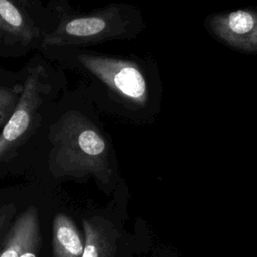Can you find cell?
<instances>
[{"instance_id": "obj_9", "label": "cell", "mask_w": 257, "mask_h": 257, "mask_svg": "<svg viewBox=\"0 0 257 257\" xmlns=\"http://www.w3.org/2000/svg\"><path fill=\"white\" fill-rule=\"evenodd\" d=\"M84 242L69 216L57 213L52 223V251L54 257H81Z\"/></svg>"}, {"instance_id": "obj_3", "label": "cell", "mask_w": 257, "mask_h": 257, "mask_svg": "<svg viewBox=\"0 0 257 257\" xmlns=\"http://www.w3.org/2000/svg\"><path fill=\"white\" fill-rule=\"evenodd\" d=\"M45 69L41 65L30 68L22 83L18 102L0 133V163L10 159L28 139L47 92Z\"/></svg>"}, {"instance_id": "obj_8", "label": "cell", "mask_w": 257, "mask_h": 257, "mask_svg": "<svg viewBox=\"0 0 257 257\" xmlns=\"http://www.w3.org/2000/svg\"><path fill=\"white\" fill-rule=\"evenodd\" d=\"M84 250L81 257H112L118 234L113 225L100 217L82 219Z\"/></svg>"}, {"instance_id": "obj_7", "label": "cell", "mask_w": 257, "mask_h": 257, "mask_svg": "<svg viewBox=\"0 0 257 257\" xmlns=\"http://www.w3.org/2000/svg\"><path fill=\"white\" fill-rule=\"evenodd\" d=\"M37 208L29 206L14 221L0 251V257H37L40 226Z\"/></svg>"}, {"instance_id": "obj_11", "label": "cell", "mask_w": 257, "mask_h": 257, "mask_svg": "<svg viewBox=\"0 0 257 257\" xmlns=\"http://www.w3.org/2000/svg\"><path fill=\"white\" fill-rule=\"evenodd\" d=\"M14 212L15 208L13 205H8L6 207L0 208V232L5 227V225L8 224V221L10 218H12Z\"/></svg>"}, {"instance_id": "obj_4", "label": "cell", "mask_w": 257, "mask_h": 257, "mask_svg": "<svg viewBox=\"0 0 257 257\" xmlns=\"http://www.w3.org/2000/svg\"><path fill=\"white\" fill-rule=\"evenodd\" d=\"M77 60L125 103L134 106L146 104L147 81L142 70L134 61L91 53H79Z\"/></svg>"}, {"instance_id": "obj_2", "label": "cell", "mask_w": 257, "mask_h": 257, "mask_svg": "<svg viewBox=\"0 0 257 257\" xmlns=\"http://www.w3.org/2000/svg\"><path fill=\"white\" fill-rule=\"evenodd\" d=\"M141 27L134 8L110 3L82 15L62 18L42 39L43 46H85L135 37Z\"/></svg>"}, {"instance_id": "obj_6", "label": "cell", "mask_w": 257, "mask_h": 257, "mask_svg": "<svg viewBox=\"0 0 257 257\" xmlns=\"http://www.w3.org/2000/svg\"><path fill=\"white\" fill-rule=\"evenodd\" d=\"M28 0H0V43L28 45L40 36Z\"/></svg>"}, {"instance_id": "obj_1", "label": "cell", "mask_w": 257, "mask_h": 257, "mask_svg": "<svg viewBox=\"0 0 257 257\" xmlns=\"http://www.w3.org/2000/svg\"><path fill=\"white\" fill-rule=\"evenodd\" d=\"M49 170L54 177H92L107 186L112 178L109 148L97 126L76 110L64 112L48 133Z\"/></svg>"}, {"instance_id": "obj_10", "label": "cell", "mask_w": 257, "mask_h": 257, "mask_svg": "<svg viewBox=\"0 0 257 257\" xmlns=\"http://www.w3.org/2000/svg\"><path fill=\"white\" fill-rule=\"evenodd\" d=\"M22 90V84L15 86L0 85V127L9 119L18 102Z\"/></svg>"}, {"instance_id": "obj_5", "label": "cell", "mask_w": 257, "mask_h": 257, "mask_svg": "<svg viewBox=\"0 0 257 257\" xmlns=\"http://www.w3.org/2000/svg\"><path fill=\"white\" fill-rule=\"evenodd\" d=\"M210 27L227 44L244 51H257V11L239 9L214 15Z\"/></svg>"}]
</instances>
